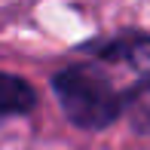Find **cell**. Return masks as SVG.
I'll return each mask as SVG.
<instances>
[{
	"instance_id": "obj_1",
	"label": "cell",
	"mask_w": 150,
	"mask_h": 150,
	"mask_svg": "<svg viewBox=\"0 0 150 150\" xmlns=\"http://www.w3.org/2000/svg\"><path fill=\"white\" fill-rule=\"evenodd\" d=\"M52 92L64 117L89 132L110 126L122 110V95L98 64H71L58 71L52 77Z\"/></svg>"
},
{
	"instance_id": "obj_3",
	"label": "cell",
	"mask_w": 150,
	"mask_h": 150,
	"mask_svg": "<svg viewBox=\"0 0 150 150\" xmlns=\"http://www.w3.org/2000/svg\"><path fill=\"white\" fill-rule=\"evenodd\" d=\"M34 107H37L34 86L16 74H3V80H0V113L16 117V113H31Z\"/></svg>"
},
{
	"instance_id": "obj_2",
	"label": "cell",
	"mask_w": 150,
	"mask_h": 150,
	"mask_svg": "<svg viewBox=\"0 0 150 150\" xmlns=\"http://www.w3.org/2000/svg\"><path fill=\"white\" fill-rule=\"evenodd\" d=\"M95 52L104 61H126L135 71H144L150 77V37H144V34H122L110 43L95 46Z\"/></svg>"
}]
</instances>
